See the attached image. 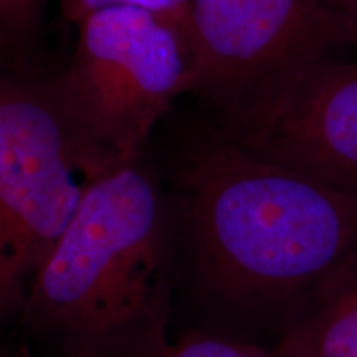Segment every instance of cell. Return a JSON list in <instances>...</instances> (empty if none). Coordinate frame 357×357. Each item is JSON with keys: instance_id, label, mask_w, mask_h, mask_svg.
<instances>
[{"instance_id": "cell-4", "label": "cell", "mask_w": 357, "mask_h": 357, "mask_svg": "<svg viewBox=\"0 0 357 357\" xmlns=\"http://www.w3.org/2000/svg\"><path fill=\"white\" fill-rule=\"evenodd\" d=\"M108 171L52 89L0 78V324L19 321L84 192Z\"/></svg>"}, {"instance_id": "cell-8", "label": "cell", "mask_w": 357, "mask_h": 357, "mask_svg": "<svg viewBox=\"0 0 357 357\" xmlns=\"http://www.w3.org/2000/svg\"><path fill=\"white\" fill-rule=\"evenodd\" d=\"M147 357H278L271 347L197 328L171 337Z\"/></svg>"}, {"instance_id": "cell-7", "label": "cell", "mask_w": 357, "mask_h": 357, "mask_svg": "<svg viewBox=\"0 0 357 357\" xmlns=\"http://www.w3.org/2000/svg\"><path fill=\"white\" fill-rule=\"evenodd\" d=\"M271 349L278 357H357V253L326 280Z\"/></svg>"}, {"instance_id": "cell-1", "label": "cell", "mask_w": 357, "mask_h": 357, "mask_svg": "<svg viewBox=\"0 0 357 357\" xmlns=\"http://www.w3.org/2000/svg\"><path fill=\"white\" fill-rule=\"evenodd\" d=\"M190 268L220 334L271 347L326 280L357 253V194L227 136L187 166Z\"/></svg>"}, {"instance_id": "cell-6", "label": "cell", "mask_w": 357, "mask_h": 357, "mask_svg": "<svg viewBox=\"0 0 357 357\" xmlns=\"http://www.w3.org/2000/svg\"><path fill=\"white\" fill-rule=\"evenodd\" d=\"M229 119L245 149L357 194L356 52L316 61Z\"/></svg>"}, {"instance_id": "cell-3", "label": "cell", "mask_w": 357, "mask_h": 357, "mask_svg": "<svg viewBox=\"0 0 357 357\" xmlns=\"http://www.w3.org/2000/svg\"><path fill=\"white\" fill-rule=\"evenodd\" d=\"M78 29L73 60L53 96L102 166L137 162L155 124L189 89L184 33L136 7L91 13Z\"/></svg>"}, {"instance_id": "cell-9", "label": "cell", "mask_w": 357, "mask_h": 357, "mask_svg": "<svg viewBox=\"0 0 357 357\" xmlns=\"http://www.w3.org/2000/svg\"><path fill=\"white\" fill-rule=\"evenodd\" d=\"M60 3L66 19L77 25L91 13L105 8L136 7L171 22L182 30V33H184L187 7H189V0H60Z\"/></svg>"}, {"instance_id": "cell-5", "label": "cell", "mask_w": 357, "mask_h": 357, "mask_svg": "<svg viewBox=\"0 0 357 357\" xmlns=\"http://www.w3.org/2000/svg\"><path fill=\"white\" fill-rule=\"evenodd\" d=\"M189 89L234 116L301 70L356 52L329 0H189Z\"/></svg>"}, {"instance_id": "cell-11", "label": "cell", "mask_w": 357, "mask_h": 357, "mask_svg": "<svg viewBox=\"0 0 357 357\" xmlns=\"http://www.w3.org/2000/svg\"><path fill=\"white\" fill-rule=\"evenodd\" d=\"M349 30L357 53V0H329Z\"/></svg>"}, {"instance_id": "cell-10", "label": "cell", "mask_w": 357, "mask_h": 357, "mask_svg": "<svg viewBox=\"0 0 357 357\" xmlns=\"http://www.w3.org/2000/svg\"><path fill=\"white\" fill-rule=\"evenodd\" d=\"M40 0H0V37L19 33L32 24Z\"/></svg>"}, {"instance_id": "cell-2", "label": "cell", "mask_w": 357, "mask_h": 357, "mask_svg": "<svg viewBox=\"0 0 357 357\" xmlns=\"http://www.w3.org/2000/svg\"><path fill=\"white\" fill-rule=\"evenodd\" d=\"M167 217L137 162L105 172L35 278L19 323L48 357H147L169 336Z\"/></svg>"}]
</instances>
